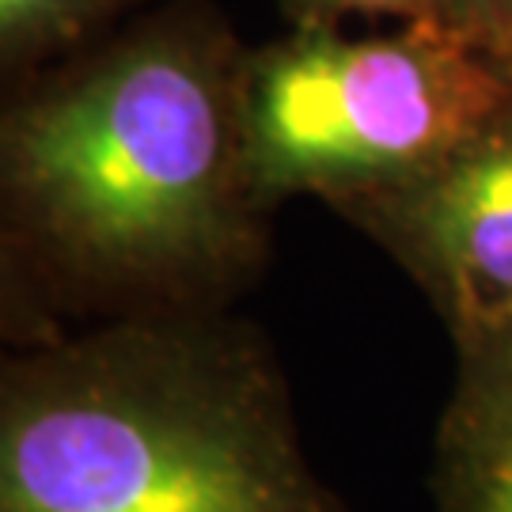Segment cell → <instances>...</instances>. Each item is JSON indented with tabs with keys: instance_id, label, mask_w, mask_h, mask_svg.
<instances>
[{
	"instance_id": "7",
	"label": "cell",
	"mask_w": 512,
	"mask_h": 512,
	"mask_svg": "<svg viewBox=\"0 0 512 512\" xmlns=\"http://www.w3.org/2000/svg\"><path fill=\"white\" fill-rule=\"evenodd\" d=\"M293 27H346V19H395L433 23L437 0H285Z\"/></svg>"
},
{
	"instance_id": "4",
	"label": "cell",
	"mask_w": 512,
	"mask_h": 512,
	"mask_svg": "<svg viewBox=\"0 0 512 512\" xmlns=\"http://www.w3.org/2000/svg\"><path fill=\"white\" fill-rule=\"evenodd\" d=\"M403 266L448 334L512 319V99L444 160L334 209Z\"/></svg>"
},
{
	"instance_id": "1",
	"label": "cell",
	"mask_w": 512,
	"mask_h": 512,
	"mask_svg": "<svg viewBox=\"0 0 512 512\" xmlns=\"http://www.w3.org/2000/svg\"><path fill=\"white\" fill-rule=\"evenodd\" d=\"M247 54L198 4L19 88L0 126V311L16 346L228 311L270 258Z\"/></svg>"
},
{
	"instance_id": "5",
	"label": "cell",
	"mask_w": 512,
	"mask_h": 512,
	"mask_svg": "<svg viewBox=\"0 0 512 512\" xmlns=\"http://www.w3.org/2000/svg\"><path fill=\"white\" fill-rule=\"evenodd\" d=\"M433 444L437 512H512V319L456 334Z\"/></svg>"
},
{
	"instance_id": "6",
	"label": "cell",
	"mask_w": 512,
	"mask_h": 512,
	"mask_svg": "<svg viewBox=\"0 0 512 512\" xmlns=\"http://www.w3.org/2000/svg\"><path fill=\"white\" fill-rule=\"evenodd\" d=\"M137 0H0V65L8 76L69 61L88 38Z\"/></svg>"
},
{
	"instance_id": "8",
	"label": "cell",
	"mask_w": 512,
	"mask_h": 512,
	"mask_svg": "<svg viewBox=\"0 0 512 512\" xmlns=\"http://www.w3.org/2000/svg\"><path fill=\"white\" fill-rule=\"evenodd\" d=\"M437 27L512 65V0H437Z\"/></svg>"
},
{
	"instance_id": "3",
	"label": "cell",
	"mask_w": 512,
	"mask_h": 512,
	"mask_svg": "<svg viewBox=\"0 0 512 512\" xmlns=\"http://www.w3.org/2000/svg\"><path fill=\"white\" fill-rule=\"evenodd\" d=\"M512 99V65L433 23L376 35L293 27L247 54L243 118L270 202L311 194L330 209L444 160Z\"/></svg>"
},
{
	"instance_id": "2",
	"label": "cell",
	"mask_w": 512,
	"mask_h": 512,
	"mask_svg": "<svg viewBox=\"0 0 512 512\" xmlns=\"http://www.w3.org/2000/svg\"><path fill=\"white\" fill-rule=\"evenodd\" d=\"M0 512H346L308 463L266 334L232 311L16 346Z\"/></svg>"
}]
</instances>
